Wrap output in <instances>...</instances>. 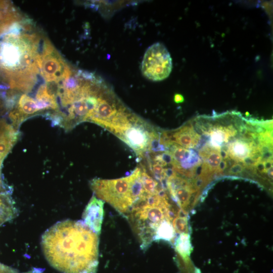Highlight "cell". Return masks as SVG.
Instances as JSON below:
<instances>
[{
	"label": "cell",
	"instance_id": "obj_11",
	"mask_svg": "<svg viewBox=\"0 0 273 273\" xmlns=\"http://www.w3.org/2000/svg\"><path fill=\"white\" fill-rule=\"evenodd\" d=\"M162 135L166 142H171L185 148H193L197 145L200 136L195 132L193 126L185 125L169 132H163Z\"/></svg>",
	"mask_w": 273,
	"mask_h": 273
},
{
	"label": "cell",
	"instance_id": "obj_8",
	"mask_svg": "<svg viewBox=\"0 0 273 273\" xmlns=\"http://www.w3.org/2000/svg\"><path fill=\"white\" fill-rule=\"evenodd\" d=\"M127 107L117 98L111 87L100 97L98 104L89 115L87 121L96 123L106 129L111 120Z\"/></svg>",
	"mask_w": 273,
	"mask_h": 273
},
{
	"label": "cell",
	"instance_id": "obj_13",
	"mask_svg": "<svg viewBox=\"0 0 273 273\" xmlns=\"http://www.w3.org/2000/svg\"><path fill=\"white\" fill-rule=\"evenodd\" d=\"M35 101L40 112L49 110L59 111L56 95L47 84H42L39 87Z\"/></svg>",
	"mask_w": 273,
	"mask_h": 273
},
{
	"label": "cell",
	"instance_id": "obj_1",
	"mask_svg": "<svg viewBox=\"0 0 273 273\" xmlns=\"http://www.w3.org/2000/svg\"><path fill=\"white\" fill-rule=\"evenodd\" d=\"M99 235L81 220L59 221L42 235L41 245L49 263L61 273H96Z\"/></svg>",
	"mask_w": 273,
	"mask_h": 273
},
{
	"label": "cell",
	"instance_id": "obj_15",
	"mask_svg": "<svg viewBox=\"0 0 273 273\" xmlns=\"http://www.w3.org/2000/svg\"><path fill=\"white\" fill-rule=\"evenodd\" d=\"M175 248L185 261L189 259L192 251V245L189 233L179 234L175 242Z\"/></svg>",
	"mask_w": 273,
	"mask_h": 273
},
{
	"label": "cell",
	"instance_id": "obj_18",
	"mask_svg": "<svg viewBox=\"0 0 273 273\" xmlns=\"http://www.w3.org/2000/svg\"><path fill=\"white\" fill-rule=\"evenodd\" d=\"M205 159L206 160L205 163L211 172L214 171H216L220 163L222 160L219 152L214 150H212Z\"/></svg>",
	"mask_w": 273,
	"mask_h": 273
},
{
	"label": "cell",
	"instance_id": "obj_14",
	"mask_svg": "<svg viewBox=\"0 0 273 273\" xmlns=\"http://www.w3.org/2000/svg\"><path fill=\"white\" fill-rule=\"evenodd\" d=\"M175 231L171 221L163 220L157 228L154 237V241L163 240L172 242L175 237Z\"/></svg>",
	"mask_w": 273,
	"mask_h": 273
},
{
	"label": "cell",
	"instance_id": "obj_6",
	"mask_svg": "<svg viewBox=\"0 0 273 273\" xmlns=\"http://www.w3.org/2000/svg\"><path fill=\"white\" fill-rule=\"evenodd\" d=\"M73 71L48 39L42 43L39 72L48 83L59 84L69 78Z\"/></svg>",
	"mask_w": 273,
	"mask_h": 273
},
{
	"label": "cell",
	"instance_id": "obj_21",
	"mask_svg": "<svg viewBox=\"0 0 273 273\" xmlns=\"http://www.w3.org/2000/svg\"><path fill=\"white\" fill-rule=\"evenodd\" d=\"M174 101L176 103H180L184 102V99L182 95L176 94L174 97Z\"/></svg>",
	"mask_w": 273,
	"mask_h": 273
},
{
	"label": "cell",
	"instance_id": "obj_24",
	"mask_svg": "<svg viewBox=\"0 0 273 273\" xmlns=\"http://www.w3.org/2000/svg\"><path fill=\"white\" fill-rule=\"evenodd\" d=\"M3 104L1 100H0V108H2L3 107Z\"/></svg>",
	"mask_w": 273,
	"mask_h": 273
},
{
	"label": "cell",
	"instance_id": "obj_16",
	"mask_svg": "<svg viewBox=\"0 0 273 273\" xmlns=\"http://www.w3.org/2000/svg\"><path fill=\"white\" fill-rule=\"evenodd\" d=\"M172 224L175 233L181 234L188 233V220L186 212L180 209L172 219Z\"/></svg>",
	"mask_w": 273,
	"mask_h": 273
},
{
	"label": "cell",
	"instance_id": "obj_2",
	"mask_svg": "<svg viewBox=\"0 0 273 273\" xmlns=\"http://www.w3.org/2000/svg\"><path fill=\"white\" fill-rule=\"evenodd\" d=\"M20 22L13 25L0 40V71L9 87L28 93L39 73L40 38L25 32Z\"/></svg>",
	"mask_w": 273,
	"mask_h": 273
},
{
	"label": "cell",
	"instance_id": "obj_22",
	"mask_svg": "<svg viewBox=\"0 0 273 273\" xmlns=\"http://www.w3.org/2000/svg\"><path fill=\"white\" fill-rule=\"evenodd\" d=\"M23 273H43L42 269L33 268L31 270Z\"/></svg>",
	"mask_w": 273,
	"mask_h": 273
},
{
	"label": "cell",
	"instance_id": "obj_9",
	"mask_svg": "<svg viewBox=\"0 0 273 273\" xmlns=\"http://www.w3.org/2000/svg\"><path fill=\"white\" fill-rule=\"evenodd\" d=\"M104 201L93 196L82 214V221L90 230L100 235L104 218Z\"/></svg>",
	"mask_w": 273,
	"mask_h": 273
},
{
	"label": "cell",
	"instance_id": "obj_17",
	"mask_svg": "<svg viewBox=\"0 0 273 273\" xmlns=\"http://www.w3.org/2000/svg\"><path fill=\"white\" fill-rule=\"evenodd\" d=\"M141 178L143 189L146 195H152L158 193L160 189L158 188V182L142 169Z\"/></svg>",
	"mask_w": 273,
	"mask_h": 273
},
{
	"label": "cell",
	"instance_id": "obj_19",
	"mask_svg": "<svg viewBox=\"0 0 273 273\" xmlns=\"http://www.w3.org/2000/svg\"><path fill=\"white\" fill-rule=\"evenodd\" d=\"M244 167L242 165L238 163L233 165L229 170V173L231 174H238L241 172L243 170Z\"/></svg>",
	"mask_w": 273,
	"mask_h": 273
},
{
	"label": "cell",
	"instance_id": "obj_7",
	"mask_svg": "<svg viewBox=\"0 0 273 273\" xmlns=\"http://www.w3.org/2000/svg\"><path fill=\"white\" fill-rule=\"evenodd\" d=\"M156 132L149 123L134 114L127 125L115 135L141 157L148 151L151 141Z\"/></svg>",
	"mask_w": 273,
	"mask_h": 273
},
{
	"label": "cell",
	"instance_id": "obj_12",
	"mask_svg": "<svg viewBox=\"0 0 273 273\" xmlns=\"http://www.w3.org/2000/svg\"><path fill=\"white\" fill-rule=\"evenodd\" d=\"M237 130L230 125L226 127L221 125L215 126L210 128L207 134L209 135V143L214 150L220 152L223 144H226L231 137H234L237 134Z\"/></svg>",
	"mask_w": 273,
	"mask_h": 273
},
{
	"label": "cell",
	"instance_id": "obj_20",
	"mask_svg": "<svg viewBox=\"0 0 273 273\" xmlns=\"http://www.w3.org/2000/svg\"><path fill=\"white\" fill-rule=\"evenodd\" d=\"M227 162L225 160H222L220 163L217 170H216V173H220L222 172L227 166Z\"/></svg>",
	"mask_w": 273,
	"mask_h": 273
},
{
	"label": "cell",
	"instance_id": "obj_23",
	"mask_svg": "<svg viewBox=\"0 0 273 273\" xmlns=\"http://www.w3.org/2000/svg\"><path fill=\"white\" fill-rule=\"evenodd\" d=\"M5 157L2 156V155H0V170H1V166H2V162L4 159ZM1 177V176H0Z\"/></svg>",
	"mask_w": 273,
	"mask_h": 273
},
{
	"label": "cell",
	"instance_id": "obj_4",
	"mask_svg": "<svg viewBox=\"0 0 273 273\" xmlns=\"http://www.w3.org/2000/svg\"><path fill=\"white\" fill-rule=\"evenodd\" d=\"M141 172V168L136 167L125 177L112 179L95 178L90 186L96 197L126 217L134 205L146 196Z\"/></svg>",
	"mask_w": 273,
	"mask_h": 273
},
{
	"label": "cell",
	"instance_id": "obj_3",
	"mask_svg": "<svg viewBox=\"0 0 273 273\" xmlns=\"http://www.w3.org/2000/svg\"><path fill=\"white\" fill-rule=\"evenodd\" d=\"M165 192L147 195L132 207L125 217L136 235L143 250H146L154 241L155 233L165 219L172 220L176 215L170 209Z\"/></svg>",
	"mask_w": 273,
	"mask_h": 273
},
{
	"label": "cell",
	"instance_id": "obj_10",
	"mask_svg": "<svg viewBox=\"0 0 273 273\" xmlns=\"http://www.w3.org/2000/svg\"><path fill=\"white\" fill-rule=\"evenodd\" d=\"M40 112L36 101L26 94H22L9 117L14 126L18 127L25 120Z\"/></svg>",
	"mask_w": 273,
	"mask_h": 273
},
{
	"label": "cell",
	"instance_id": "obj_5",
	"mask_svg": "<svg viewBox=\"0 0 273 273\" xmlns=\"http://www.w3.org/2000/svg\"><path fill=\"white\" fill-rule=\"evenodd\" d=\"M172 68V59L165 46L156 42L146 51L141 65V71L146 78L159 81L167 78Z\"/></svg>",
	"mask_w": 273,
	"mask_h": 273
}]
</instances>
